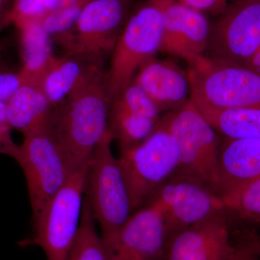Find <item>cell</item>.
I'll return each mask as SVG.
<instances>
[{
	"instance_id": "d4e9b609",
	"label": "cell",
	"mask_w": 260,
	"mask_h": 260,
	"mask_svg": "<svg viewBox=\"0 0 260 260\" xmlns=\"http://www.w3.org/2000/svg\"><path fill=\"white\" fill-rule=\"evenodd\" d=\"M84 6L45 13L38 19L43 28L51 37H56L69 31L75 26Z\"/></svg>"
},
{
	"instance_id": "f1b7e54d",
	"label": "cell",
	"mask_w": 260,
	"mask_h": 260,
	"mask_svg": "<svg viewBox=\"0 0 260 260\" xmlns=\"http://www.w3.org/2000/svg\"><path fill=\"white\" fill-rule=\"evenodd\" d=\"M90 1V0H44L42 3V14L74 7L84 6Z\"/></svg>"
},
{
	"instance_id": "ba28073f",
	"label": "cell",
	"mask_w": 260,
	"mask_h": 260,
	"mask_svg": "<svg viewBox=\"0 0 260 260\" xmlns=\"http://www.w3.org/2000/svg\"><path fill=\"white\" fill-rule=\"evenodd\" d=\"M132 0H90L69 31L54 37L67 56L102 59L112 52L129 18Z\"/></svg>"
},
{
	"instance_id": "5b68a950",
	"label": "cell",
	"mask_w": 260,
	"mask_h": 260,
	"mask_svg": "<svg viewBox=\"0 0 260 260\" xmlns=\"http://www.w3.org/2000/svg\"><path fill=\"white\" fill-rule=\"evenodd\" d=\"M162 0H145L132 10L112 51L107 83L112 100L134 79L145 61L159 51Z\"/></svg>"
},
{
	"instance_id": "ffe728a7",
	"label": "cell",
	"mask_w": 260,
	"mask_h": 260,
	"mask_svg": "<svg viewBox=\"0 0 260 260\" xmlns=\"http://www.w3.org/2000/svg\"><path fill=\"white\" fill-rule=\"evenodd\" d=\"M198 109L221 138L260 139V106L225 109Z\"/></svg>"
},
{
	"instance_id": "9c48e42d",
	"label": "cell",
	"mask_w": 260,
	"mask_h": 260,
	"mask_svg": "<svg viewBox=\"0 0 260 260\" xmlns=\"http://www.w3.org/2000/svg\"><path fill=\"white\" fill-rule=\"evenodd\" d=\"M16 160L26 179L34 224L71 174L46 126L24 136Z\"/></svg>"
},
{
	"instance_id": "44dd1931",
	"label": "cell",
	"mask_w": 260,
	"mask_h": 260,
	"mask_svg": "<svg viewBox=\"0 0 260 260\" xmlns=\"http://www.w3.org/2000/svg\"><path fill=\"white\" fill-rule=\"evenodd\" d=\"M157 123L130 112L119 101L113 99L109 119V130L120 150L144 141L155 129Z\"/></svg>"
},
{
	"instance_id": "e0dca14e",
	"label": "cell",
	"mask_w": 260,
	"mask_h": 260,
	"mask_svg": "<svg viewBox=\"0 0 260 260\" xmlns=\"http://www.w3.org/2000/svg\"><path fill=\"white\" fill-rule=\"evenodd\" d=\"M102 66V59L80 56L54 58L42 80L44 93L51 107L57 105Z\"/></svg>"
},
{
	"instance_id": "1f68e13d",
	"label": "cell",
	"mask_w": 260,
	"mask_h": 260,
	"mask_svg": "<svg viewBox=\"0 0 260 260\" xmlns=\"http://www.w3.org/2000/svg\"><path fill=\"white\" fill-rule=\"evenodd\" d=\"M246 67L260 73V47Z\"/></svg>"
},
{
	"instance_id": "9a60e30c",
	"label": "cell",
	"mask_w": 260,
	"mask_h": 260,
	"mask_svg": "<svg viewBox=\"0 0 260 260\" xmlns=\"http://www.w3.org/2000/svg\"><path fill=\"white\" fill-rule=\"evenodd\" d=\"M260 178V139L221 138L217 194L225 207Z\"/></svg>"
},
{
	"instance_id": "8992f818",
	"label": "cell",
	"mask_w": 260,
	"mask_h": 260,
	"mask_svg": "<svg viewBox=\"0 0 260 260\" xmlns=\"http://www.w3.org/2000/svg\"><path fill=\"white\" fill-rule=\"evenodd\" d=\"M133 213L146 204L162 183L177 172L175 140L160 121L144 141L120 150L119 158Z\"/></svg>"
},
{
	"instance_id": "83f0119b",
	"label": "cell",
	"mask_w": 260,
	"mask_h": 260,
	"mask_svg": "<svg viewBox=\"0 0 260 260\" xmlns=\"http://www.w3.org/2000/svg\"><path fill=\"white\" fill-rule=\"evenodd\" d=\"M11 129L8 123L0 122V154H4L16 160L19 145L13 141Z\"/></svg>"
},
{
	"instance_id": "7c38bea8",
	"label": "cell",
	"mask_w": 260,
	"mask_h": 260,
	"mask_svg": "<svg viewBox=\"0 0 260 260\" xmlns=\"http://www.w3.org/2000/svg\"><path fill=\"white\" fill-rule=\"evenodd\" d=\"M232 218L225 208L167 238L164 260H230Z\"/></svg>"
},
{
	"instance_id": "d590c367",
	"label": "cell",
	"mask_w": 260,
	"mask_h": 260,
	"mask_svg": "<svg viewBox=\"0 0 260 260\" xmlns=\"http://www.w3.org/2000/svg\"><path fill=\"white\" fill-rule=\"evenodd\" d=\"M3 50H4V47H3V44H0V53H3Z\"/></svg>"
},
{
	"instance_id": "8d00e7d4",
	"label": "cell",
	"mask_w": 260,
	"mask_h": 260,
	"mask_svg": "<svg viewBox=\"0 0 260 260\" xmlns=\"http://www.w3.org/2000/svg\"></svg>"
},
{
	"instance_id": "484cf974",
	"label": "cell",
	"mask_w": 260,
	"mask_h": 260,
	"mask_svg": "<svg viewBox=\"0 0 260 260\" xmlns=\"http://www.w3.org/2000/svg\"><path fill=\"white\" fill-rule=\"evenodd\" d=\"M31 80L42 82L23 67L16 71L9 69L0 71V102L8 103L19 89Z\"/></svg>"
},
{
	"instance_id": "f546056e",
	"label": "cell",
	"mask_w": 260,
	"mask_h": 260,
	"mask_svg": "<svg viewBox=\"0 0 260 260\" xmlns=\"http://www.w3.org/2000/svg\"><path fill=\"white\" fill-rule=\"evenodd\" d=\"M230 260H260L250 241L237 247L235 254Z\"/></svg>"
},
{
	"instance_id": "ac0fdd59",
	"label": "cell",
	"mask_w": 260,
	"mask_h": 260,
	"mask_svg": "<svg viewBox=\"0 0 260 260\" xmlns=\"http://www.w3.org/2000/svg\"><path fill=\"white\" fill-rule=\"evenodd\" d=\"M51 106L42 83L31 80L23 85L7 103V121L24 136L44 127Z\"/></svg>"
},
{
	"instance_id": "d6986e66",
	"label": "cell",
	"mask_w": 260,
	"mask_h": 260,
	"mask_svg": "<svg viewBox=\"0 0 260 260\" xmlns=\"http://www.w3.org/2000/svg\"><path fill=\"white\" fill-rule=\"evenodd\" d=\"M13 23L20 32L23 68L43 80L54 59L51 53V37L37 18L17 19Z\"/></svg>"
},
{
	"instance_id": "6da1fadb",
	"label": "cell",
	"mask_w": 260,
	"mask_h": 260,
	"mask_svg": "<svg viewBox=\"0 0 260 260\" xmlns=\"http://www.w3.org/2000/svg\"><path fill=\"white\" fill-rule=\"evenodd\" d=\"M112 99L103 67L51 107L46 128L59 147L70 174L88 167L97 145L109 132Z\"/></svg>"
},
{
	"instance_id": "7402d4cb",
	"label": "cell",
	"mask_w": 260,
	"mask_h": 260,
	"mask_svg": "<svg viewBox=\"0 0 260 260\" xmlns=\"http://www.w3.org/2000/svg\"><path fill=\"white\" fill-rule=\"evenodd\" d=\"M95 221L85 196L79 229L66 260H109L102 238L95 229Z\"/></svg>"
},
{
	"instance_id": "30bf717a",
	"label": "cell",
	"mask_w": 260,
	"mask_h": 260,
	"mask_svg": "<svg viewBox=\"0 0 260 260\" xmlns=\"http://www.w3.org/2000/svg\"><path fill=\"white\" fill-rule=\"evenodd\" d=\"M210 26L205 56L247 66L260 47V0H239Z\"/></svg>"
},
{
	"instance_id": "836d02e7",
	"label": "cell",
	"mask_w": 260,
	"mask_h": 260,
	"mask_svg": "<svg viewBox=\"0 0 260 260\" xmlns=\"http://www.w3.org/2000/svg\"><path fill=\"white\" fill-rule=\"evenodd\" d=\"M251 244H252L254 250H255L258 257L260 259V235L258 237L253 238L250 240Z\"/></svg>"
},
{
	"instance_id": "52a82bcc",
	"label": "cell",
	"mask_w": 260,
	"mask_h": 260,
	"mask_svg": "<svg viewBox=\"0 0 260 260\" xmlns=\"http://www.w3.org/2000/svg\"><path fill=\"white\" fill-rule=\"evenodd\" d=\"M88 167L70 174L34 224V235L20 246L42 248L47 260H66L78 234L86 187Z\"/></svg>"
},
{
	"instance_id": "2e32d148",
	"label": "cell",
	"mask_w": 260,
	"mask_h": 260,
	"mask_svg": "<svg viewBox=\"0 0 260 260\" xmlns=\"http://www.w3.org/2000/svg\"><path fill=\"white\" fill-rule=\"evenodd\" d=\"M133 81L144 90L160 113L174 110L190 99L187 70L172 59L150 58L140 67Z\"/></svg>"
},
{
	"instance_id": "4dcf8cb0",
	"label": "cell",
	"mask_w": 260,
	"mask_h": 260,
	"mask_svg": "<svg viewBox=\"0 0 260 260\" xmlns=\"http://www.w3.org/2000/svg\"><path fill=\"white\" fill-rule=\"evenodd\" d=\"M13 3L11 0H0V32L11 23Z\"/></svg>"
},
{
	"instance_id": "603a6c76",
	"label": "cell",
	"mask_w": 260,
	"mask_h": 260,
	"mask_svg": "<svg viewBox=\"0 0 260 260\" xmlns=\"http://www.w3.org/2000/svg\"><path fill=\"white\" fill-rule=\"evenodd\" d=\"M233 219L260 225V178L225 207Z\"/></svg>"
},
{
	"instance_id": "8fae6325",
	"label": "cell",
	"mask_w": 260,
	"mask_h": 260,
	"mask_svg": "<svg viewBox=\"0 0 260 260\" xmlns=\"http://www.w3.org/2000/svg\"><path fill=\"white\" fill-rule=\"evenodd\" d=\"M146 204L160 213L167 238L225 208L211 189L175 174L159 186Z\"/></svg>"
},
{
	"instance_id": "d6a6232c",
	"label": "cell",
	"mask_w": 260,
	"mask_h": 260,
	"mask_svg": "<svg viewBox=\"0 0 260 260\" xmlns=\"http://www.w3.org/2000/svg\"><path fill=\"white\" fill-rule=\"evenodd\" d=\"M0 122L8 123L7 121V103L0 102Z\"/></svg>"
},
{
	"instance_id": "4fadbf2b",
	"label": "cell",
	"mask_w": 260,
	"mask_h": 260,
	"mask_svg": "<svg viewBox=\"0 0 260 260\" xmlns=\"http://www.w3.org/2000/svg\"><path fill=\"white\" fill-rule=\"evenodd\" d=\"M167 234L158 210H137L114 239L104 244L109 260H164Z\"/></svg>"
},
{
	"instance_id": "4316f807",
	"label": "cell",
	"mask_w": 260,
	"mask_h": 260,
	"mask_svg": "<svg viewBox=\"0 0 260 260\" xmlns=\"http://www.w3.org/2000/svg\"><path fill=\"white\" fill-rule=\"evenodd\" d=\"M181 4L202 13L219 14L226 8V0H178Z\"/></svg>"
},
{
	"instance_id": "7a4b0ae2",
	"label": "cell",
	"mask_w": 260,
	"mask_h": 260,
	"mask_svg": "<svg viewBox=\"0 0 260 260\" xmlns=\"http://www.w3.org/2000/svg\"><path fill=\"white\" fill-rule=\"evenodd\" d=\"M159 121L177 144L179 164L175 174L197 181L217 194L221 138L194 103L189 99Z\"/></svg>"
},
{
	"instance_id": "e575fe53",
	"label": "cell",
	"mask_w": 260,
	"mask_h": 260,
	"mask_svg": "<svg viewBox=\"0 0 260 260\" xmlns=\"http://www.w3.org/2000/svg\"><path fill=\"white\" fill-rule=\"evenodd\" d=\"M8 65H7L6 62L3 59V56H2V53H0V71L8 70Z\"/></svg>"
},
{
	"instance_id": "277c9868",
	"label": "cell",
	"mask_w": 260,
	"mask_h": 260,
	"mask_svg": "<svg viewBox=\"0 0 260 260\" xmlns=\"http://www.w3.org/2000/svg\"><path fill=\"white\" fill-rule=\"evenodd\" d=\"M113 140L109 130L94 150L85 193L104 244L112 242L133 213L122 171L112 153Z\"/></svg>"
},
{
	"instance_id": "5bb4252c",
	"label": "cell",
	"mask_w": 260,
	"mask_h": 260,
	"mask_svg": "<svg viewBox=\"0 0 260 260\" xmlns=\"http://www.w3.org/2000/svg\"><path fill=\"white\" fill-rule=\"evenodd\" d=\"M210 26L204 13L178 0H162V25L159 51L190 62L205 55Z\"/></svg>"
},
{
	"instance_id": "3957f363",
	"label": "cell",
	"mask_w": 260,
	"mask_h": 260,
	"mask_svg": "<svg viewBox=\"0 0 260 260\" xmlns=\"http://www.w3.org/2000/svg\"><path fill=\"white\" fill-rule=\"evenodd\" d=\"M190 99L198 108L260 106V73L203 55L188 62Z\"/></svg>"
},
{
	"instance_id": "cb8c5ba5",
	"label": "cell",
	"mask_w": 260,
	"mask_h": 260,
	"mask_svg": "<svg viewBox=\"0 0 260 260\" xmlns=\"http://www.w3.org/2000/svg\"><path fill=\"white\" fill-rule=\"evenodd\" d=\"M114 99L119 101L128 110L135 114L148 118L155 122L160 120V112L158 108L144 90L133 80Z\"/></svg>"
}]
</instances>
